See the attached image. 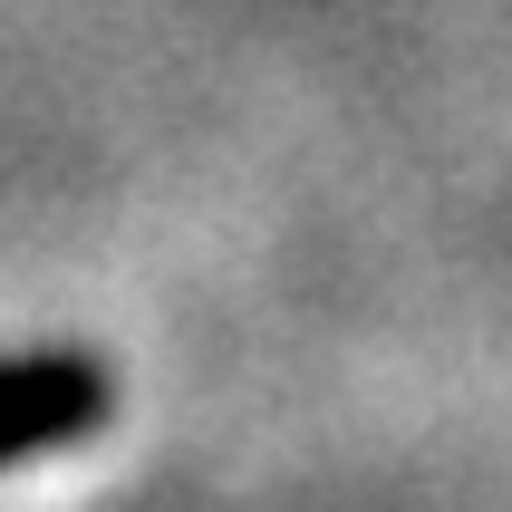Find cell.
<instances>
[{"mask_svg": "<svg viewBox=\"0 0 512 512\" xmlns=\"http://www.w3.org/2000/svg\"><path fill=\"white\" fill-rule=\"evenodd\" d=\"M116 416V368L97 348H10L0 358V464L58 455Z\"/></svg>", "mask_w": 512, "mask_h": 512, "instance_id": "cell-1", "label": "cell"}]
</instances>
